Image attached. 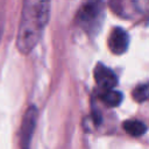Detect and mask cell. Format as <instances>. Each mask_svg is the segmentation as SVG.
<instances>
[{
    "mask_svg": "<svg viewBox=\"0 0 149 149\" xmlns=\"http://www.w3.org/2000/svg\"><path fill=\"white\" fill-rule=\"evenodd\" d=\"M50 3L48 1L27 0L23 2L16 38V47L21 54H29L37 44L48 23Z\"/></svg>",
    "mask_w": 149,
    "mask_h": 149,
    "instance_id": "6da1fadb",
    "label": "cell"
},
{
    "mask_svg": "<svg viewBox=\"0 0 149 149\" xmlns=\"http://www.w3.org/2000/svg\"><path fill=\"white\" fill-rule=\"evenodd\" d=\"M37 121V108L30 106L22 119L21 132H20V149H29L30 140L34 134V129Z\"/></svg>",
    "mask_w": 149,
    "mask_h": 149,
    "instance_id": "7a4b0ae2",
    "label": "cell"
},
{
    "mask_svg": "<svg viewBox=\"0 0 149 149\" xmlns=\"http://www.w3.org/2000/svg\"><path fill=\"white\" fill-rule=\"evenodd\" d=\"M94 74V80L98 84V86L102 91H109L113 90L114 86L118 83V78L115 73L107 66L102 64H97L93 71Z\"/></svg>",
    "mask_w": 149,
    "mask_h": 149,
    "instance_id": "3957f363",
    "label": "cell"
},
{
    "mask_svg": "<svg viewBox=\"0 0 149 149\" xmlns=\"http://www.w3.org/2000/svg\"><path fill=\"white\" fill-rule=\"evenodd\" d=\"M129 44L128 34L120 27H116L112 30L108 38V48L115 55H122L127 51Z\"/></svg>",
    "mask_w": 149,
    "mask_h": 149,
    "instance_id": "277c9868",
    "label": "cell"
},
{
    "mask_svg": "<svg viewBox=\"0 0 149 149\" xmlns=\"http://www.w3.org/2000/svg\"><path fill=\"white\" fill-rule=\"evenodd\" d=\"M122 128L130 136H141L147 130V126L139 120H127L123 122Z\"/></svg>",
    "mask_w": 149,
    "mask_h": 149,
    "instance_id": "5b68a950",
    "label": "cell"
},
{
    "mask_svg": "<svg viewBox=\"0 0 149 149\" xmlns=\"http://www.w3.org/2000/svg\"><path fill=\"white\" fill-rule=\"evenodd\" d=\"M99 10H100V8H99V5L97 2L86 3L80 8L79 19L81 21H84V22H90L98 15Z\"/></svg>",
    "mask_w": 149,
    "mask_h": 149,
    "instance_id": "8992f818",
    "label": "cell"
},
{
    "mask_svg": "<svg viewBox=\"0 0 149 149\" xmlns=\"http://www.w3.org/2000/svg\"><path fill=\"white\" fill-rule=\"evenodd\" d=\"M100 99L102 102L109 107H116L121 104L122 101V94L119 91L115 90H109V91H104L100 94Z\"/></svg>",
    "mask_w": 149,
    "mask_h": 149,
    "instance_id": "52a82bcc",
    "label": "cell"
},
{
    "mask_svg": "<svg viewBox=\"0 0 149 149\" xmlns=\"http://www.w3.org/2000/svg\"><path fill=\"white\" fill-rule=\"evenodd\" d=\"M133 98L137 102H142L149 98V83H142L133 90Z\"/></svg>",
    "mask_w": 149,
    "mask_h": 149,
    "instance_id": "ba28073f",
    "label": "cell"
}]
</instances>
